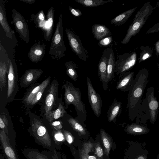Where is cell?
Returning a JSON list of instances; mask_svg holds the SVG:
<instances>
[{
	"label": "cell",
	"mask_w": 159,
	"mask_h": 159,
	"mask_svg": "<svg viewBox=\"0 0 159 159\" xmlns=\"http://www.w3.org/2000/svg\"><path fill=\"white\" fill-rule=\"evenodd\" d=\"M20 1L31 5L34 3L35 2V0H20Z\"/></svg>",
	"instance_id": "c3c4849f"
},
{
	"label": "cell",
	"mask_w": 159,
	"mask_h": 159,
	"mask_svg": "<svg viewBox=\"0 0 159 159\" xmlns=\"http://www.w3.org/2000/svg\"><path fill=\"white\" fill-rule=\"evenodd\" d=\"M51 77L49 76L41 83H34L26 89L21 99L22 103L27 110L32 101L38 92L48 84L50 83Z\"/></svg>",
	"instance_id": "7c38bea8"
},
{
	"label": "cell",
	"mask_w": 159,
	"mask_h": 159,
	"mask_svg": "<svg viewBox=\"0 0 159 159\" xmlns=\"http://www.w3.org/2000/svg\"><path fill=\"white\" fill-rule=\"evenodd\" d=\"M62 87L64 90L65 109H67L70 105L72 104L77 113V116L75 118L79 122L84 121L86 119L87 112L85 104L81 100L80 90L68 81H66Z\"/></svg>",
	"instance_id": "3957f363"
},
{
	"label": "cell",
	"mask_w": 159,
	"mask_h": 159,
	"mask_svg": "<svg viewBox=\"0 0 159 159\" xmlns=\"http://www.w3.org/2000/svg\"><path fill=\"white\" fill-rule=\"evenodd\" d=\"M134 72L128 71L120 75L116 88L122 91L129 90L134 79Z\"/></svg>",
	"instance_id": "e0dca14e"
},
{
	"label": "cell",
	"mask_w": 159,
	"mask_h": 159,
	"mask_svg": "<svg viewBox=\"0 0 159 159\" xmlns=\"http://www.w3.org/2000/svg\"><path fill=\"white\" fill-rule=\"evenodd\" d=\"M77 2L81 4L84 7H93L105 3L113 2L112 0H75Z\"/></svg>",
	"instance_id": "d6a6232c"
},
{
	"label": "cell",
	"mask_w": 159,
	"mask_h": 159,
	"mask_svg": "<svg viewBox=\"0 0 159 159\" xmlns=\"http://www.w3.org/2000/svg\"><path fill=\"white\" fill-rule=\"evenodd\" d=\"M88 159H98L93 146L90 141L84 143L82 148Z\"/></svg>",
	"instance_id": "e575fe53"
},
{
	"label": "cell",
	"mask_w": 159,
	"mask_h": 159,
	"mask_svg": "<svg viewBox=\"0 0 159 159\" xmlns=\"http://www.w3.org/2000/svg\"><path fill=\"white\" fill-rule=\"evenodd\" d=\"M100 135L104 149L105 154L108 156L112 147V143L110 137L102 129L100 130Z\"/></svg>",
	"instance_id": "4dcf8cb0"
},
{
	"label": "cell",
	"mask_w": 159,
	"mask_h": 159,
	"mask_svg": "<svg viewBox=\"0 0 159 159\" xmlns=\"http://www.w3.org/2000/svg\"><path fill=\"white\" fill-rule=\"evenodd\" d=\"M137 159H145V158L142 156H140L138 157Z\"/></svg>",
	"instance_id": "681fc988"
},
{
	"label": "cell",
	"mask_w": 159,
	"mask_h": 159,
	"mask_svg": "<svg viewBox=\"0 0 159 159\" xmlns=\"http://www.w3.org/2000/svg\"><path fill=\"white\" fill-rule=\"evenodd\" d=\"M31 20L34 21L36 26L42 29L43 30L47 20L43 10H40L36 14H32L30 15Z\"/></svg>",
	"instance_id": "f546056e"
},
{
	"label": "cell",
	"mask_w": 159,
	"mask_h": 159,
	"mask_svg": "<svg viewBox=\"0 0 159 159\" xmlns=\"http://www.w3.org/2000/svg\"><path fill=\"white\" fill-rule=\"evenodd\" d=\"M153 8L150 2H145L136 14L133 21L129 26L127 33L121 42L128 43L131 38L138 34L152 14Z\"/></svg>",
	"instance_id": "277c9868"
},
{
	"label": "cell",
	"mask_w": 159,
	"mask_h": 159,
	"mask_svg": "<svg viewBox=\"0 0 159 159\" xmlns=\"http://www.w3.org/2000/svg\"><path fill=\"white\" fill-rule=\"evenodd\" d=\"M146 101L150 113L149 120L150 123L154 124L158 116L159 104L155 95L154 89L153 86L148 88L144 98Z\"/></svg>",
	"instance_id": "4fadbf2b"
},
{
	"label": "cell",
	"mask_w": 159,
	"mask_h": 159,
	"mask_svg": "<svg viewBox=\"0 0 159 159\" xmlns=\"http://www.w3.org/2000/svg\"><path fill=\"white\" fill-rule=\"evenodd\" d=\"M55 9L53 6L49 9L47 14V20L43 30L44 36L46 41L51 39L54 25Z\"/></svg>",
	"instance_id": "d6986e66"
},
{
	"label": "cell",
	"mask_w": 159,
	"mask_h": 159,
	"mask_svg": "<svg viewBox=\"0 0 159 159\" xmlns=\"http://www.w3.org/2000/svg\"><path fill=\"white\" fill-rule=\"evenodd\" d=\"M121 102L114 99L107 112V117L109 122L116 120L117 117L121 113Z\"/></svg>",
	"instance_id": "d4e9b609"
},
{
	"label": "cell",
	"mask_w": 159,
	"mask_h": 159,
	"mask_svg": "<svg viewBox=\"0 0 159 159\" xmlns=\"http://www.w3.org/2000/svg\"><path fill=\"white\" fill-rule=\"evenodd\" d=\"M0 140L3 149L8 159H18L15 152L11 144L8 135L1 129Z\"/></svg>",
	"instance_id": "ac0fdd59"
},
{
	"label": "cell",
	"mask_w": 159,
	"mask_h": 159,
	"mask_svg": "<svg viewBox=\"0 0 159 159\" xmlns=\"http://www.w3.org/2000/svg\"><path fill=\"white\" fill-rule=\"evenodd\" d=\"M49 124L52 129L61 131H62L63 129L62 122L61 121H54Z\"/></svg>",
	"instance_id": "60d3db41"
},
{
	"label": "cell",
	"mask_w": 159,
	"mask_h": 159,
	"mask_svg": "<svg viewBox=\"0 0 159 159\" xmlns=\"http://www.w3.org/2000/svg\"><path fill=\"white\" fill-rule=\"evenodd\" d=\"M18 90V77L17 67L15 63L10 60L7 74V102L15 99Z\"/></svg>",
	"instance_id": "ba28073f"
},
{
	"label": "cell",
	"mask_w": 159,
	"mask_h": 159,
	"mask_svg": "<svg viewBox=\"0 0 159 159\" xmlns=\"http://www.w3.org/2000/svg\"><path fill=\"white\" fill-rule=\"evenodd\" d=\"M8 124L7 118L5 113H1L0 115V128L4 131L8 136L9 135Z\"/></svg>",
	"instance_id": "74e56055"
},
{
	"label": "cell",
	"mask_w": 159,
	"mask_h": 159,
	"mask_svg": "<svg viewBox=\"0 0 159 159\" xmlns=\"http://www.w3.org/2000/svg\"><path fill=\"white\" fill-rule=\"evenodd\" d=\"M65 65L66 68V73L67 75L72 80L76 81L78 77L76 70V64L73 61H66Z\"/></svg>",
	"instance_id": "836d02e7"
},
{
	"label": "cell",
	"mask_w": 159,
	"mask_h": 159,
	"mask_svg": "<svg viewBox=\"0 0 159 159\" xmlns=\"http://www.w3.org/2000/svg\"><path fill=\"white\" fill-rule=\"evenodd\" d=\"M43 72L40 69H30L26 70L20 79V87L26 88L34 83Z\"/></svg>",
	"instance_id": "5bb4252c"
},
{
	"label": "cell",
	"mask_w": 159,
	"mask_h": 159,
	"mask_svg": "<svg viewBox=\"0 0 159 159\" xmlns=\"http://www.w3.org/2000/svg\"><path fill=\"white\" fill-rule=\"evenodd\" d=\"M157 69L159 70V62L157 64Z\"/></svg>",
	"instance_id": "f907efd6"
},
{
	"label": "cell",
	"mask_w": 159,
	"mask_h": 159,
	"mask_svg": "<svg viewBox=\"0 0 159 159\" xmlns=\"http://www.w3.org/2000/svg\"><path fill=\"white\" fill-rule=\"evenodd\" d=\"M10 59L4 61L0 58V91L1 92L2 89L6 84V76L8 74Z\"/></svg>",
	"instance_id": "83f0119b"
},
{
	"label": "cell",
	"mask_w": 159,
	"mask_h": 159,
	"mask_svg": "<svg viewBox=\"0 0 159 159\" xmlns=\"http://www.w3.org/2000/svg\"><path fill=\"white\" fill-rule=\"evenodd\" d=\"M113 41L112 37L110 36L106 37L99 41L98 44L100 47H106L110 45Z\"/></svg>",
	"instance_id": "ab89813d"
},
{
	"label": "cell",
	"mask_w": 159,
	"mask_h": 159,
	"mask_svg": "<svg viewBox=\"0 0 159 159\" xmlns=\"http://www.w3.org/2000/svg\"><path fill=\"white\" fill-rule=\"evenodd\" d=\"M62 132L68 143L70 144H72L74 140V136L70 132L65 129H63Z\"/></svg>",
	"instance_id": "b9f144b4"
},
{
	"label": "cell",
	"mask_w": 159,
	"mask_h": 159,
	"mask_svg": "<svg viewBox=\"0 0 159 159\" xmlns=\"http://www.w3.org/2000/svg\"><path fill=\"white\" fill-rule=\"evenodd\" d=\"M137 54L134 51L117 55L115 61V72L117 75H122L129 71L136 63Z\"/></svg>",
	"instance_id": "52a82bcc"
},
{
	"label": "cell",
	"mask_w": 159,
	"mask_h": 159,
	"mask_svg": "<svg viewBox=\"0 0 159 159\" xmlns=\"http://www.w3.org/2000/svg\"><path fill=\"white\" fill-rule=\"evenodd\" d=\"M51 136L56 149H59L61 145L66 140L65 137L61 130L52 129Z\"/></svg>",
	"instance_id": "1f68e13d"
},
{
	"label": "cell",
	"mask_w": 159,
	"mask_h": 159,
	"mask_svg": "<svg viewBox=\"0 0 159 159\" xmlns=\"http://www.w3.org/2000/svg\"><path fill=\"white\" fill-rule=\"evenodd\" d=\"M65 109L64 102L62 101L61 98H59L57 108L50 112L46 119L47 120L49 123H50L62 117L66 113Z\"/></svg>",
	"instance_id": "cb8c5ba5"
},
{
	"label": "cell",
	"mask_w": 159,
	"mask_h": 159,
	"mask_svg": "<svg viewBox=\"0 0 159 159\" xmlns=\"http://www.w3.org/2000/svg\"><path fill=\"white\" fill-rule=\"evenodd\" d=\"M93 147L98 159H104L103 150L99 142L93 144Z\"/></svg>",
	"instance_id": "f35d334b"
},
{
	"label": "cell",
	"mask_w": 159,
	"mask_h": 159,
	"mask_svg": "<svg viewBox=\"0 0 159 159\" xmlns=\"http://www.w3.org/2000/svg\"><path fill=\"white\" fill-rule=\"evenodd\" d=\"M61 13L57 24L54 34L52 37L49 50V54L54 60L61 59L65 55L66 49L63 39V30Z\"/></svg>",
	"instance_id": "5b68a950"
},
{
	"label": "cell",
	"mask_w": 159,
	"mask_h": 159,
	"mask_svg": "<svg viewBox=\"0 0 159 159\" xmlns=\"http://www.w3.org/2000/svg\"><path fill=\"white\" fill-rule=\"evenodd\" d=\"M87 83L88 95L89 104L95 116L99 117L101 112L102 100L100 95L97 93L93 87L89 77H87Z\"/></svg>",
	"instance_id": "8fae6325"
},
{
	"label": "cell",
	"mask_w": 159,
	"mask_h": 159,
	"mask_svg": "<svg viewBox=\"0 0 159 159\" xmlns=\"http://www.w3.org/2000/svg\"><path fill=\"white\" fill-rule=\"evenodd\" d=\"M69 8L70 13L75 17H79L82 15L81 11L78 9H75L70 6L69 7Z\"/></svg>",
	"instance_id": "7bdbcfd3"
},
{
	"label": "cell",
	"mask_w": 159,
	"mask_h": 159,
	"mask_svg": "<svg viewBox=\"0 0 159 159\" xmlns=\"http://www.w3.org/2000/svg\"><path fill=\"white\" fill-rule=\"evenodd\" d=\"M158 92H159V90H158Z\"/></svg>",
	"instance_id": "816d5d0a"
},
{
	"label": "cell",
	"mask_w": 159,
	"mask_h": 159,
	"mask_svg": "<svg viewBox=\"0 0 159 159\" xmlns=\"http://www.w3.org/2000/svg\"><path fill=\"white\" fill-rule=\"evenodd\" d=\"M45 151L40 152L35 149H24L22 152L26 159H52V155L49 156Z\"/></svg>",
	"instance_id": "484cf974"
},
{
	"label": "cell",
	"mask_w": 159,
	"mask_h": 159,
	"mask_svg": "<svg viewBox=\"0 0 159 159\" xmlns=\"http://www.w3.org/2000/svg\"><path fill=\"white\" fill-rule=\"evenodd\" d=\"M155 54L157 56H159V40L157 41L155 45Z\"/></svg>",
	"instance_id": "7dc6e473"
},
{
	"label": "cell",
	"mask_w": 159,
	"mask_h": 159,
	"mask_svg": "<svg viewBox=\"0 0 159 159\" xmlns=\"http://www.w3.org/2000/svg\"><path fill=\"white\" fill-rule=\"evenodd\" d=\"M141 52L138 58L139 62L140 63L150 58L153 53L152 48L149 46H142L140 47Z\"/></svg>",
	"instance_id": "d590c367"
},
{
	"label": "cell",
	"mask_w": 159,
	"mask_h": 159,
	"mask_svg": "<svg viewBox=\"0 0 159 159\" xmlns=\"http://www.w3.org/2000/svg\"><path fill=\"white\" fill-rule=\"evenodd\" d=\"M150 118V113L145 98H143L140 105L136 117V123H145Z\"/></svg>",
	"instance_id": "7402d4cb"
},
{
	"label": "cell",
	"mask_w": 159,
	"mask_h": 159,
	"mask_svg": "<svg viewBox=\"0 0 159 159\" xmlns=\"http://www.w3.org/2000/svg\"><path fill=\"white\" fill-rule=\"evenodd\" d=\"M79 155L80 159H88L82 148L79 150Z\"/></svg>",
	"instance_id": "bcb514c9"
},
{
	"label": "cell",
	"mask_w": 159,
	"mask_h": 159,
	"mask_svg": "<svg viewBox=\"0 0 159 159\" xmlns=\"http://www.w3.org/2000/svg\"><path fill=\"white\" fill-rule=\"evenodd\" d=\"M46 45L40 41L34 44L30 49L28 57L33 63H38L41 61L45 53Z\"/></svg>",
	"instance_id": "9a60e30c"
},
{
	"label": "cell",
	"mask_w": 159,
	"mask_h": 159,
	"mask_svg": "<svg viewBox=\"0 0 159 159\" xmlns=\"http://www.w3.org/2000/svg\"><path fill=\"white\" fill-rule=\"evenodd\" d=\"M30 115V132L34 137L37 143L52 153L56 150L52 136L42 121L36 115L32 113Z\"/></svg>",
	"instance_id": "7a4b0ae2"
},
{
	"label": "cell",
	"mask_w": 159,
	"mask_h": 159,
	"mask_svg": "<svg viewBox=\"0 0 159 159\" xmlns=\"http://www.w3.org/2000/svg\"><path fill=\"white\" fill-rule=\"evenodd\" d=\"M110 49V48H107L103 50L98 64V75L102 82L103 88L105 84Z\"/></svg>",
	"instance_id": "2e32d148"
},
{
	"label": "cell",
	"mask_w": 159,
	"mask_h": 159,
	"mask_svg": "<svg viewBox=\"0 0 159 159\" xmlns=\"http://www.w3.org/2000/svg\"><path fill=\"white\" fill-rule=\"evenodd\" d=\"M66 32L69 45L73 52L80 60L85 61L89 57V54L83 46L81 40L74 31L66 28Z\"/></svg>",
	"instance_id": "9c48e42d"
},
{
	"label": "cell",
	"mask_w": 159,
	"mask_h": 159,
	"mask_svg": "<svg viewBox=\"0 0 159 159\" xmlns=\"http://www.w3.org/2000/svg\"><path fill=\"white\" fill-rule=\"evenodd\" d=\"M59 83L56 79L51 83L48 91L41 105V115L45 118L51 111L56 110L58 104Z\"/></svg>",
	"instance_id": "8992f818"
},
{
	"label": "cell",
	"mask_w": 159,
	"mask_h": 159,
	"mask_svg": "<svg viewBox=\"0 0 159 159\" xmlns=\"http://www.w3.org/2000/svg\"><path fill=\"white\" fill-rule=\"evenodd\" d=\"M125 130L129 134L136 135L147 134L150 129L144 124L133 123L127 125Z\"/></svg>",
	"instance_id": "4316f807"
},
{
	"label": "cell",
	"mask_w": 159,
	"mask_h": 159,
	"mask_svg": "<svg viewBox=\"0 0 159 159\" xmlns=\"http://www.w3.org/2000/svg\"><path fill=\"white\" fill-rule=\"evenodd\" d=\"M52 159H61L59 151H57L56 150L52 153Z\"/></svg>",
	"instance_id": "f6af8a7d"
},
{
	"label": "cell",
	"mask_w": 159,
	"mask_h": 159,
	"mask_svg": "<svg viewBox=\"0 0 159 159\" xmlns=\"http://www.w3.org/2000/svg\"><path fill=\"white\" fill-rule=\"evenodd\" d=\"M6 13L5 8L3 1L0 3V24L4 31L6 36L12 39L14 31L12 30L7 21Z\"/></svg>",
	"instance_id": "44dd1931"
},
{
	"label": "cell",
	"mask_w": 159,
	"mask_h": 159,
	"mask_svg": "<svg viewBox=\"0 0 159 159\" xmlns=\"http://www.w3.org/2000/svg\"><path fill=\"white\" fill-rule=\"evenodd\" d=\"M115 61L113 50L110 48L105 84L103 88L105 91H106L108 88V84L114 77L115 72Z\"/></svg>",
	"instance_id": "ffe728a7"
},
{
	"label": "cell",
	"mask_w": 159,
	"mask_h": 159,
	"mask_svg": "<svg viewBox=\"0 0 159 159\" xmlns=\"http://www.w3.org/2000/svg\"><path fill=\"white\" fill-rule=\"evenodd\" d=\"M148 70L142 68L136 75L128 95L127 108L129 119L133 121L137 115L145 88L149 81Z\"/></svg>",
	"instance_id": "6da1fadb"
},
{
	"label": "cell",
	"mask_w": 159,
	"mask_h": 159,
	"mask_svg": "<svg viewBox=\"0 0 159 159\" xmlns=\"http://www.w3.org/2000/svg\"><path fill=\"white\" fill-rule=\"evenodd\" d=\"M13 23L20 38L25 42L28 43L30 32L28 25L23 16L16 10H12Z\"/></svg>",
	"instance_id": "30bf717a"
},
{
	"label": "cell",
	"mask_w": 159,
	"mask_h": 159,
	"mask_svg": "<svg viewBox=\"0 0 159 159\" xmlns=\"http://www.w3.org/2000/svg\"><path fill=\"white\" fill-rule=\"evenodd\" d=\"M137 8L136 7H134L121 13L112 19L110 21L111 23L115 26L122 25L125 23Z\"/></svg>",
	"instance_id": "f1b7e54d"
},
{
	"label": "cell",
	"mask_w": 159,
	"mask_h": 159,
	"mask_svg": "<svg viewBox=\"0 0 159 159\" xmlns=\"http://www.w3.org/2000/svg\"><path fill=\"white\" fill-rule=\"evenodd\" d=\"M92 30L94 37L99 41L106 37L111 36L112 34L108 28L102 24L93 25Z\"/></svg>",
	"instance_id": "603a6c76"
},
{
	"label": "cell",
	"mask_w": 159,
	"mask_h": 159,
	"mask_svg": "<svg viewBox=\"0 0 159 159\" xmlns=\"http://www.w3.org/2000/svg\"><path fill=\"white\" fill-rule=\"evenodd\" d=\"M67 121L72 129L76 132L81 135H85L86 133L85 129L76 118L70 116Z\"/></svg>",
	"instance_id": "8d00e7d4"
},
{
	"label": "cell",
	"mask_w": 159,
	"mask_h": 159,
	"mask_svg": "<svg viewBox=\"0 0 159 159\" xmlns=\"http://www.w3.org/2000/svg\"><path fill=\"white\" fill-rule=\"evenodd\" d=\"M159 32V22L154 24L146 32L147 34H152Z\"/></svg>",
	"instance_id": "ee69618b"
}]
</instances>
